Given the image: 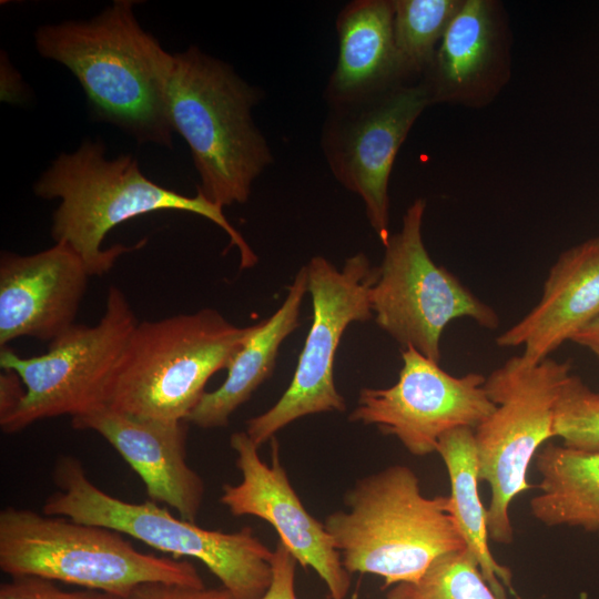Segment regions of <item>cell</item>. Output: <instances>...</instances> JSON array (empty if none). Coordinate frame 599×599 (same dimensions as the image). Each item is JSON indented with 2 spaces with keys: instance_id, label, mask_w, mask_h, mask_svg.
I'll return each instance as SVG.
<instances>
[{
  "instance_id": "obj_1",
  "label": "cell",
  "mask_w": 599,
  "mask_h": 599,
  "mask_svg": "<svg viewBox=\"0 0 599 599\" xmlns=\"http://www.w3.org/2000/svg\"><path fill=\"white\" fill-rule=\"evenodd\" d=\"M134 3L115 0L91 20L44 24L35 32V45L43 58L74 74L95 119L140 143L171 148L167 83L173 54L141 28Z\"/></svg>"
},
{
  "instance_id": "obj_4",
  "label": "cell",
  "mask_w": 599,
  "mask_h": 599,
  "mask_svg": "<svg viewBox=\"0 0 599 599\" xmlns=\"http://www.w3.org/2000/svg\"><path fill=\"white\" fill-rule=\"evenodd\" d=\"M260 98L231 65L200 49L173 54L167 83L172 125L190 148L197 187L221 207L245 203L254 180L273 163L251 114Z\"/></svg>"
},
{
  "instance_id": "obj_15",
  "label": "cell",
  "mask_w": 599,
  "mask_h": 599,
  "mask_svg": "<svg viewBox=\"0 0 599 599\" xmlns=\"http://www.w3.org/2000/svg\"><path fill=\"white\" fill-rule=\"evenodd\" d=\"M511 78V31L502 2L464 0L422 77L430 103L483 109Z\"/></svg>"
},
{
  "instance_id": "obj_11",
  "label": "cell",
  "mask_w": 599,
  "mask_h": 599,
  "mask_svg": "<svg viewBox=\"0 0 599 599\" xmlns=\"http://www.w3.org/2000/svg\"><path fill=\"white\" fill-rule=\"evenodd\" d=\"M305 267L312 325L287 389L270 409L246 422L245 432L257 447L296 419L346 409L334 383L336 351L348 325L374 317L369 291L377 266L364 253L349 256L341 270L319 255Z\"/></svg>"
},
{
  "instance_id": "obj_12",
  "label": "cell",
  "mask_w": 599,
  "mask_h": 599,
  "mask_svg": "<svg viewBox=\"0 0 599 599\" xmlns=\"http://www.w3.org/2000/svg\"><path fill=\"white\" fill-rule=\"evenodd\" d=\"M432 105L422 79L329 106L322 149L336 180L364 202L385 245L389 237L388 185L397 153L414 123Z\"/></svg>"
},
{
  "instance_id": "obj_20",
  "label": "cell",
  "mask_w": 599,
  "mask_h": 599,
  "mask_svg": "<svg viewBox=\"0 0 599 599\" xmlns=\"http://www.w3.org/2000/svg\"><path fill=\"white\" fill-rule=\"evenodd\" d=\"M306 293L307 271L304 265L295 274L277 311L252 325L226 368L227 376L223 384L215 390L204 393L186 423L206 429L229 425L232 414L273 373L282 343L300 326L301 306Z\"/></svg>"
},
{
  "instance_id": "obj_17",
  "label": "cell",
  "mask_w": 599,
  "mask_h": 599,
  "mask_svg": "<svg viewBox=\"0 0 599 599\" xmlns=\"http://www.w3.org/2000/svg\"><path fill=\"white\" fill-rule=\"evenodd\" d=\"M74 429L102 436L142 479L150 500L195 522L204 483L186 463V422H163L99 406L71 418Z\"/></svg>"
},
{
  "instance_id": "obj_9",
  "label": "cell",
  "mask_w": 599,
  "mask_h": 599,
  "mask_svg": "<svg viewBox=\"0 0 599 599\" xmlns=\"http://www.w3.org/2000/svg\"><path fill=\"white\" fill-rule=\"evenodd\" d=\"M426 200L416 199L402 229L384 245V257L369 291L374 319L402 349L414 347L439 363L440 338L456 318H470L496 329V311L471 293L453 273L429 256L422 235Z\"/></svg>"
},
{
  "instance_id": "obj_25",
  "label": "cell",
  "mask_w": 599,
  "mask_h": 599,
  "mask_svg": "<svg viewBox=\"0 0 599 599\" xmlns=\"http://www.w3.org/2000/svg\"><path fill=\"white\" fill-rule=\"evenodd\" d=\"M554 437L582 451H599V393L570 375L555 408Z\"/></svg>"
},
{
  "instance_id": "obj_31",
  "label": "cell",
  "mask_w": 599,
  "mask_h": 599,
  "mask_svg": "<svg viewBox=\"0 0 599 599\" xmlns=\"http://www.w3.org/2000/svg\"><path fill=\"white\" fill-rule=\"evenodd\" d=\"M349 599H358V598H357V596L355 595V596H353V597H352V598H349Z\"/></svg>"
},
{
  "instance_id": "obj_3",
  "label": "cell",
  "mask_w": 599,
  "mask_h": 599,
  "mask_svg": "<svg viewBox=\"0 0 599 599\" xmlns=\"http://www.w3.org/2000/svg\"><path fill=\"white\" fill-rule=\"evenodd\" d=\"M326 531L349 572L372 573L384 588L416 582L439 556L466 549L449 496L425 497L417 475L393 465L361 478Z\"/></svg>"
},
{
  "instance_id": "obj_28",
  "label": "cell",
  "mask_w": 599,
  "mask_h": 599,
  "mask_svg": "<svg viewBox=\"0 0 599 599\" xmlns=\"http://www.w3.org/2000/svg\"><path fill=\"white\" fill-rule=\"evenodd\" d=\"M296 564L294 556L278 540L271 560L272 580L260 599H296L294 583Z\"/></svg>"
},
{
  "instance_id": "obj_24",
  "label": "cell",
  "mask_w": 599,
  "mask_h": 599,
  "mask_svg": "<svg viewBox=\"0 0 599 599\" xmlns=\"http://www.w3.org/2000/svg\"><path fill=\"white\" fill-rule=\"evenodd\" d=\"M386 599H499L475 557L463 549L439 556L416 582L393 586Z\"/></svg>"
},
{
  "instance_id": "obj_29",
  "label": "cell",
  "mask_w": 599,
  "mask_h": 599,
  "mask_svg": "<svg viewBox=\"0 0 599 599\" xmlns=\"http://www.w3.org/2000/svg\"><path fill=\"white\" fill-rule=\"evenodd\" d=\"M26 386L21 377L11 369H2L0 374V419L11 415L26 396Z\"/></svg>"
},
{
  "instance_id": "obj_23",
  "label": "cell",
  "mask_w": 599,
  "mask_h": 599,
  "mask_svg": "<svg viewBox=\"0 0 599 599\" xmlns=\"http://www.w3.org/2000/svg\"><path fill=\"white\" fill-rule=\"evenodd\" d=\"M393 37L405 81L420 80L464 0H393Z\"/></svg>"
},
{
  "instance_id": "obj_21",
  "label": "cell",
  "mask_w": 599,
  "mask_h": 599,
  "mask_svg": "<svg viewBox=\"0 0 599 599\" xmlns=\"http://www.w3.org/2000/svg\"><path fill=\"white\" fill-rule=\"evenodd\" d=\"M535 458L541 481L530 500L531 515L549 527L599 534V451L548 444Z\"/></svg>"
},
{
  "instance_id": "obj_19",
  "label": "cell",
  "mask_w": 599,
  "mask_h": 599,
  "mask_svg": "<svg viewBox=\"0 0 599 599\" xmlns=\"http://www.w3.org/2000/svg\"><path fill=\"white\" fill-rule=\"evenodd\" d=\"M393 0H355L336 20L338 57L325 89L329 106L388 90L405 81L393 37Z\"/></svg>"
},
{
  "instance_id": "obj_26",
  "label": "cell",
  "mask_w": 599,
  "mask_h": 599,
  "mask_svg": "<svg viewBox=\"0 0 599 599\" xmlns=\"http://www.w3.org/2000/svg\"><path fill=\"white\" fill-rule=\"evenodd\" d=\"M0 599H125L124 597L99 591L81 590L67 591L53 583L52 580L21 576L12 577L0 586Z\"/></svg>"
},
{
  "instance_id": "obj_5",
  "label": "cell",
  "mask_w": 599,
  "mask_h": 599,
  "mask_svg": "<svg viewBox=\"0 0 599 599\" xmlns=\"http://www.w3.org/2000/svg\"><path fill=\"white\" fill-rule=\"evenodd\" d=\"M251 329L209 307L136 323L103 406L140 418L185 422L209 379L227 368Z\"/></svg>"
},
{
  "instance_id": "obj_7",
  "label": "cell",
  "mask_w": 599,
  "mask_h": 599,
  "mask_svg": "<svg viewBox=\"0 0 599 599\" xmlns=\"http://www.w3.org/2000/svg\"><path fill=\"white\" fill-rule=\"evenodd\" d=\"M0 569L121 597L148 582L205 587L186 560L141 552L105 527L12 506L0 511Z\"/></svg>"
},
{
  "instance_id": "obj_18",
  "label": "cell",
  "mask_w": 599,
  "mask_h": 599,
  "mask_svg": "<svg viewBox=\"0 0 599 599\" xmlns=\"http://www.w3.org/2000/svg\"><path fill=\"white\" fill-rule=\"evenodd\" d=\"M599 317V236L562 252L550 267L539 302L496 338L524 348L538 363Z\"/></svg>"
},
{
  "instance_id": "obj_30",
  "label": "cell",
  "mask_w": 599,
  "mask_h": 599,
  "mask_svg": "<svg viewBox=\"0 0 599 599\" xmlns=\"http://www.w3.org/2000/svg\"><path fill=\"white\" fill-rule=\"evenodd\" d=\"M571 342L588 348L599 359V317L580 331Z\"/></svg>"
},
{
  "instance_id": "obj_6",
  "label": "cell",
  "mask_w": 599,
  "mask_h": 599,
  "mask_svg": "<svg viewBox=\"0 0 599 599\" xmlns=\"http://www.w3.org/2000/svg\"><path fill=\"white\" fill-rule=\"evenodd\" d=\"M53 480L58 489L43 504L45 515L112 529L174 558L197 559L235 599H260L270 587L273 550L250 527L204 529L152 500L119 499L95 486L72 456L58 458Z\"/></svg>"
},
{
  "instance_id": "obj_27",
  "label": "cell",
  "mask_w": 599,
  "mask_h": 599,
  "mask_svg": "<svg viewBox=\"0 0 599 599\" xmlns=\"http://www.w3.org/2000/svg\"><path fill=\"white\" fill-rule=\"evenodd\" d=\"M125 599H235L225 588H195L175 583L148 582L135 587Z\"/></svg>"
},
{
  "instance_id": "obj_10",
  "label": "cell",
  "mask_w": 599,
  "mask_h": 599,
  "mask_svg": "<svg viewBox=\"0 0 599 599\" xmlns=\"http://www.w3.org/2000/svg\"><path fill=\"white\" fill-rule=\"evenodd\" d=\"M136 323L124 293L110 286L95 325H72L38 356L21 357L2 347L1 369L14 370L27 390L20 406L0 419L2 432L16 434L39 420L72 418L103 406L106 385Z\"/></svg>"
},
{
  "instance_id": "obj_8",
  "label": "cell",
  "mask_w": 599,
  "mask_h": 599,
  "mask_svg": "<svg viewBox=\"0 0 599 599\" xmlns=\"http://www.w3.org/2000/svg\"><path fill=\"white\" fill-rule=\"evenodd\" d=\"M569 362L546 358L534 363L510 357L486 377L484 387L494 412L475 429L479 480L490 487L487 508L489 538L514 540L509 506L532 486L527 470L539 447L554 437V417L562 386L571 375Z\"/></svg>"
},
{
  "instance_id": "obj_16",
  "label": "cell",
  "mask_w": 599,
  "mask_h": 599,
  "mask_svg": "<svg viewBox=\"0 0 599 599\" xmlns=\"http://www.w3.org/2000/svg\"><path fill=\"white\" fill-rule=\"evenodd\" d=\"M90 273L67 243L44 251L0 256V347L20 337L52 342L72 325Z\"/></svg>"
},
{
  "instance_id": "obj_22",
  "label": "cell",
  "mask_w": 599,
  "mask_h": 599,
  "mask_svg": "<svg viewBox=\"0 0 599 599\" xmlns=\"http://www.w3.org/2000/svg\"><path fill=\"white\" fill-rule=\"evenodd\" d=\"M436 453L447 468L451 489L450 512L466 547L494 593L506 599L502 585L511 588V572L494 558L489 549L487 509L478 488L480 480L474 429L459 427L447 432L439 438Z\"/></svg>"
},
{
  "instance_id": "obj_13",
  "label": "cell",
  "mask_w": 599,
  "mask_h": 599,
  "mask_svg": "<svg viewBox=\"0 0 599 599\" xmlns=\"http://www.w3.org/2000/svg\"><path fill=\"white\" fill-rule=\"evenodd\" d=\"M402 361L396 384L359 390L351 422L374 425L395 436L410 454L425 456L436 453L447 432L475 429L494 412L484 375L453 376L412 346L402 349Z\"/></svg>"
},
{
  "instance_id": "obj_14",
  "label": "cell",
  "mask_w": 599,
  "mask_h": 599,
  "mask_svg": "<svg viewBox=\"0 0 599 599\" xmlns=\"http://www.w3.org/2000/svg\"><path fill=\"white\" fill-rule=\"evenodd\" d=\"M272 465L263 461L258 447L246 432L232 434L230 445L236 453L242 479L224 484L220 501L236 517H258L276 530L278 537L303 568H312L325 582L332 599H346L351 573L324 522L304 507L280 461L278 444L272 439Z\"/></svg>"
},
{
  "instance_id": "obj_2",
  "label": "cell",
  "mask_w": 599,
  "mask_h": 599,
  "mask_svg": "<svg viewBox=\"0 0 599 599\" xmlns=\"http://www.w3.org/2000/svg\"><path fill=\"white\" fill-rule=\"evenodd\" d=\"M42 199H60L52 215L51 235L69 244L83 260L91 276H101L116 260L146 243L115 244L102 248L108 232L116 225L158 211H182L201 215L221 227L237 247L241 268H251L257 256L242 234L227 221L221 206L197 187L183 195L148 179L131 154L105 159V146L84 141L73 153L60 154L34 184Z\"/></svg>"
}]
</instances>
